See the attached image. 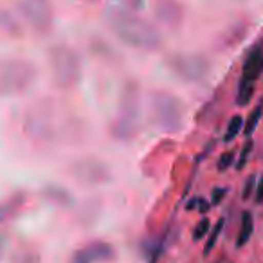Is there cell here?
<instances>
[{
    "label": "cell",
    "instance_id": "4",
    "mask_svg": "<svg viewBox=\"0 0 263 263\" xmlns=\"http://www.w3.org/2000/svg\"><path fill=\"white\" fill-rule=\"evenodd\" d=\"M38 69L31 60L0 56V99L18 98L34 87Z\"/></svg>",
    "mask_w": 263,
    "mask_h": 263
},
{
    "label": "cell",
    "instance_id": "5",
    "mask_svg": "<svg viewBox=\"0 0 263 263\" xmlns=\"http://www.w3.org/2000/svg\"><path fill=\"white\" fill-rule=\"evenodd\" d=\"M49 70H51L52 81L62 90H72L80 85L83 76V65L81 58L70 45L56 44L47 51Z\"/></svg>",
    "mask_w": 263,
    "mask_h": 263
},
{
    "label": "cell",
    "instance_id": "24",
    "mask_svg": "<svg viewBox=\"0 0 263 263\" xmlns=\"http://www.w3.org/2000/svg\"><path fill=\"white\" fill-rule=\"evenodd\" d=\"M209 229H211V222H209L208 216H204V218H200V222L195 226L193 240L198 241V240H202V238H205V236H208V233H209Z\"/></svg>",
    "mask_w": 263,
    "mask_h": 263
},
{
    "label": "cell",
    "instance_id": "26",
    "mask_svg": "<svg viewBox=\"0 0 263 263\" xmlns=\"http://www.w3.org/2000/svg\"><path fill=\"white\" fill-rule=\"evenodd\" d=\"M119 2H121V8L134 13H139L144 6V0H119Z\"/></svg>",
    "mask_w": 263,
    "mask_h": 263
},
{
    "label": "cell",
    "instance_id": "19",
    "mask_svg": "<svg viewBox=\"0 0 263 263\" xmlns=\"http://www.w3.org/2000/svg\"><path fill=\"white\" fill-rule=\"evenodd\" d=\"M223 227H226V218H223V216H220V218L215 222V226L209 229L208 238H205V243H204V254L205 256L211 254V251L215 249V245H216V241H218L220 234H222Z\"/></svg>",
    "mask_w": 263,
    "mask_h": 263
},
{
    "label": "cell",
    "instance_id": "8",
    "mask_svg": "<svg viewBox=\"0 0 263 263\" xmlns=\"http://www.w3.org/2000/svg\"><path fill=\"white\" fill-rule=\"evenodd\" d=\"M170 70L184 81H200L209 72V62L202 54H186V52H175L166 58Z\"/></svg>",
    "mask_w": 263,
    "mask_h": 263
},
{
    "label": "cell",
    "instance_id": "10",
    "mask_svg": "<svg viewBox=\"0 0 263 263\" xmlns=\"http://www.w3.org/2000/svg\"><path fill=\"white\" fill-rule=\"evenodd\" d=\"M152 9L159 26L170 31L180 29L186 18V8L180 0H154Z\"/></svg>",
    "mask_w": 263,
    "mask_h": 263
},
{
    "label": "cell",
    "instance_id": "12",
    "mask_svg": "<svg viewBox=\"0 0 263 263\" xmlns=\"http://www.w3.org/2000/svg\"><path fill=\"white\" fill-rule=\"evenodd\" d=\"M263 74V45L256 44L251 51L247 52L241 65V78L247 81L256 83L258 78H261Z\"/></svg>",
    "mask_w": 263,
    "mask_h": 263
},
{
    "label": "cell",
    "instance_id": "32",
    "mask_svg": "<svg viewBox=\"0 0 263 263\" xmlns=\"http://www.w3.org/2000/svg\"><path fill=\"white\" fill-rule=\"evenodd\" d=\"M83 2H98V0H83Z\"/></svg>",
    "mask_w": 263,
    "mask_h": 263
},
{
    "label": "cell",
    "instance_id": "23",
    "mask_svg": "<svg viewBox=\"0 0 263 263\" xmlns=\"http://www.w3.org/2000/svg\"><path fill=\"white\" fill-rule=\"evenodd\" d=\"M234 162H236V150H227L216 161V170L218 172H226L231 166H234Z\"/></svg>",
    "mask_w": 263,
    "mask_h": 263
},
{
    "label": "cell",
    "instance_id": "27",
    "mask_svg": "<svg viewBox=\"0 0 263 263\" xmlns=\"http://www.w3.org/2000/svg\"><path fill=\"white\" fill-rule=\"evenodd\" d=\"M227 191H229V187H215V190L211 191V205H218L220 202L226 198Z\"/></svg>",
    "mask_w": 263,
    "mask_h": 263
},
{
    "label": "cell",
    "instance_id": "7",
    "mask_svg": "<svg viewBox=\"0 0 263 263\" xmlns=\"http://www.w3.org/2000/svg\"><path fill=\"white\" fill-rule=\"evenodd\" d=\"M20 18L31 31L45 36L54 27V6L51 0H15Z\"/></svg>",
    "mask_w": 263,
    "mask_h": 263
},
{
    "label": "cell",
    "instance_id": "6",
    "mask_svg": "<svg viewBox=\"0 0 263 263\" xmlns=\"http://www.w3.org/2000/svg\"><path fill=\"white\" fill-rule=\"evenodd\" d=\"M150 116L154 124L166 134H177L184 124V105L175 94L159 88L150 94Z\"/></svg>",
    "mask_w": 263,
    "mask_h": 263
},
{
    "label": "cell",
    "instance_id": "22",
    "mask_svg": "<svg viewBox=\"0 0 263 263\" xmlns=\"http://www.w3.org/2000/svg\"><path fill=\"white\" fill-rule=\"evenodd\" d=\"M252 148H254V141H252V137H249V139L243 143V146L240 148V152H238V157H236V162H234V168H236L238 172H241V170L247 166V161H249V157H251V154H252Z\"/></svg>",
    "mask_w": 263,
    "mask_h": 263
},
{
    "label": "cell",
    "instance_id": "9",
    "mask_svg": "<svg viewBox=\"0 0 263 263\" xmlns=\"http://www.w3.org/2000/svg\"><path fill=\"white\" fill-rule=\"evenodd\" d=\"M70 173L80 182L81 186L96 187V186H105L112 180V173L110 168L103 161L96 157H80L72 162L70 166Z\"/></svg>",
    "mask_w": 263,
    "mask_h": 263
},
{
    "label": "cell",
    "instance_id": "31",
    "mask_svg": "<svg viewBox=\"0 0 263 263\" xmlns=\"http://www.w3.org/2000/svg\"><path fill=\"white\" fill-rule=\"evenodd\" d=\"M197 204H198V197H191L190 200L186 202V211H193V209H197Z\"/></svg>",
    "mask_w": 263,
    "mask_h": 263
},
{
    "label": "cell",
    "instance_id": "16",
    "mask_svg": "<svg viewBox=\"0 0 263 263\" xmlns=\"http://www.w3.org/2000/svg\"><path fill=\"white\" fill-rule=\"evenodd\" d=\"M252 233H254V216H252L251 211H243L241 213V220H240V229H238V234H236V245L238 249L245 247L251 240Z\"/></svg>",
    "mask_w": 263,
    "mask_h": 263
},
{
    "label": "cell",
    "instance_id": "29",
    "mask_svg": "<svg viewBox=\"0 0 263 263\" xmlns=\"http://www.w3.org/2000/svg\"><path fill=\"white\" fill-rule=\"evenodd\" d=\"M197 209L202 213V215H205V213L211 209V202L209 200H205L204 197H198V204H197Z\"/></svg>",
    "mask_w": 263,
    "mask_h": 263
},
{
    "label": "cell",
    "instance_id": "17",
    "mask_svg": "<svg viewBox=\"0 0 263 263\" xmlns=\"http://www.w3.org/2000/svg\"><path fill=\"white\" fill-rule=\"evenodd\" d=\"M261 116H263V99H258V103L254 105V108L251 110V114H249L247 119H245V123H243V136L247 137V139L252 137V134L256 132Z\"/></svg>",
    "mask_w": 263,
    "mask_h": 263
},
{
    "label": "cell",
    "instance_id": "28",
    "mask_svg": "<svg viewBox=\"0 0 263 263\" xmlns=\"http://www.w3.org/2000/svg\"><path fill=\"white\" fill-rule=\"evenodd\" d=\"M254 202H256V204H263V177L258 180V184H256Z\"/></svg>",
    "mask_w": 263,
    "mask_h": 263
},
{
    "label": "cell",
    "instance_id": "11",
    "mask_svg": "<svg viewBox=\"0 0 263 263\" xmlns=\"http://www.w3.org/2000/svg\"><path fill=\"white\" fill-rule=\"evenodd\" d=\"M116 258V249L112 243L103 240H92L74 252L70 263H103Z\"/></svg>",
    "mask_w": 263,
    "mask_h": 263
},
{
    "label": "cell",
    "instance_id": "15",
    "mask_svg": "<svg viewBox=\"0 0 263 263\" xmlns=\"http://www.w3.org/2000/svg\"><path fill=\"white\" fill-rule=\"evenodd\" d=\"M0 33L11 38H18V36H22V33H24L22 24L16 20V16L13 15L11 11L2 9V8H0Z\"/></svg>",
    "mask_w": 263,
    "mask_h": 263
},
{
    "label": "cell",
    "instance_id": "30",
    "mask_svg": "<svg viewBox=\"0 0 263 263\" xmlns=\"http://www.w3.org/2000/svg\"><path fill=\"white\" fill-rule=\"evenodd\" d=\"M6 249H8V238H6V234H0V259L4 258Z\"/></svg>",
    "mask_w": 263,
    "mask_h": 263
},
{
    "label": "cell",
    "instance_id": "13",
    "mask_svg": "<svg viewBox=\"0 0 263 263\" xmlns=\"http://www.w3.org/2000/svg\"><path fill=\"white\" fill-rule=\"evenodd\" d=\"M26 195L24 193H13L8 198L0 200V223H6L8 220L15 218L20 213V209L26 205Z\"/></svg>",
    "mask_w": 263,
    "mask_h": 263
},
{
    "label": "cell",
    "instance_id": "2",
    "mask_svg": "<svg viewBox=\"0 0 263 263\" xmlns=\"http://www.w3.org/2000/svg\"><path fill=\"white\" fill-rule=\"evenodd\" d=\"M108 26L112 33L123 44L139 51H157L162 45V34L150 20L139 13L123 8H114L108 11Z\"/></svg>",
    "mask_w": 263,
    "mask_h": 263
},
{
    "label": "cell",
    "instance_id": "21",
    "mask_svg": "<svg viewBox=\"0 0 263 263\" xmlns=\"http://www.w3.org/2000/svg\"><path fill=\"white\" fill-rule=\"evenodd\" d=\"M164 236L166 233L162 236H159L157 240H154L152 243H144V256L148 258V263L159 261V258L162 254V249H164Z\"/></svg>",
    "mask_w": 263,
    "mask_h": 263
},
{
    "label": "cell",
    "instance_id": "25",
    "mask_svg": "<svg viewBox=\"0 0 263 263\" xmlns=\"http://www.w3.org/2000/svg\"><path fill=\"white\" fill-rule=\"evenodd\" d=\"M256 184H258V177L256 175H249L247 179H245L243 190H241V198H243V200H249L251 197H254Z\"/></svg>",
    "mask_w": 263,
    "mask_h": 263
},
{
    "label": "cell",
    "instance_id": "3",
    "mask_svg": "<svg viewBox=\"0 0 263 263\" xmlns=\"http://www.w3.org/2000/svg\"><path fill=\"white\" fill-rule=\"evenodd\" d=\"M141 126V87L136 80H126L121 87L117 114L110 124V136L117 143H130Z\"/></svg>",
    "mask_w": 263,
    "mask_h": 263
},
{
    "label": "cell",
    "instance_id": "20",
    "mask_svg": "<svg viewBox=\"0 0 263 263\" xmlns=\"http://www.w3.org/2000/svg\"><path fill=\"white\" fill-rule=\"evenodd\" d=\"M243 117L241 116H233L229 119V123H227L226 126V134H223V143H231V141H234L238 136H240V132H243Z\"/></svg>",
    "mask_w": 263,
    "mask_h": 263
},
{
    "label": "cell",
    "instance_id": "14",
    "mask_svg": "<svg viewBox=\"0 0 263 263\" xmlns=\"http://www.w3.org/2000/svg\"><path fill=\"white\" fill-rule=\"evenodd\" d=\"M42 197L51 204L62 205V208H69L74 204V197L70 195V191L63 186H58V184H47L42 190Z\"/></svg>",
    "mask_w": 263,
    "mask_h": 263
},
{
    "label": "cell",
    "instance_id": "1",
    "mask_svg": "<svg viewBox=\"0 0 263 263\" xmlns=\"http://www.w3.org/2000/svg\"><path fill=\"white\" fill-rule=\"evenodd\" d=\"M72 126L74 121L70 119V114L60 108L49 98L34 101L26 110V117H24L26 136L42 146L69 139L72 134Z\"/></svg>",
    "mask_w": 263,
    "mask_h": 263
},
{
    "label": "cell",
    "instance_id": "18",
    "mask_svg": "<svg viewBox=\"0 0 263 263\" xmlns=\"http://www.w3.org/2000/svg\"><path fill=\"white\" fill-rule=\"evenodd\" d=\"M254 88H256V83L240 78V81H238V88H236V105L238 106H247L249 103H251L252 96H254Z\"/></svg>",
    "mask_w": 263,
    "mask_h": 263
}]
</instances>
